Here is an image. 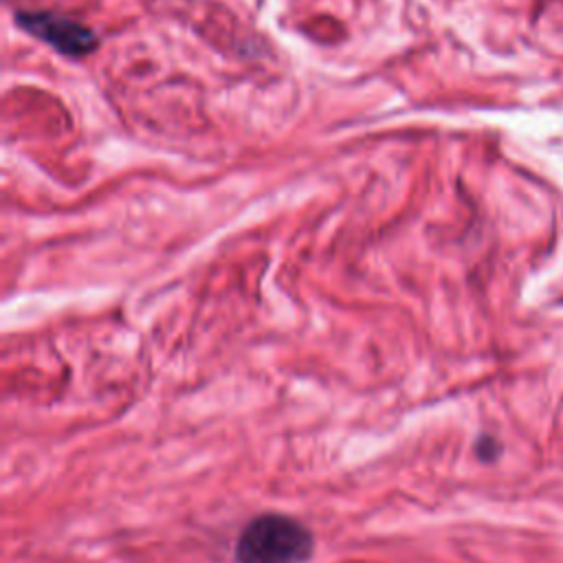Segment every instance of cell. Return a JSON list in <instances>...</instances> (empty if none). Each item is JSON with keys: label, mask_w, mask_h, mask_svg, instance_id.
Masks as SVG:
<instances>
[{"label": "cell", "mask_w": 563, "mask_h": 563, "mask_svg": "<svg viewBox=\"0 0 563 563\" xmlns=\"http://www.w3.org/2000/svg\"><path fill=\"white\" fill-rule=\"evenodd\" d=\"M314 554V534L299 519L282 512L253 517L238 534L235 563H306Z\"/></svg>", "instance_id": "6da1fadb"}, {"label": "cell", "mask_w": 563, "mask_h": 563, "mask_svg": "<svg viewBox=\"0 0 563 563\" xmlns=\"http://www.w3.org/2000/svg\"><path fill=\"white\" fill-rule=\"evenodd\" d=\"M15 22L29 35L46 42L55 51L68 57H84L92 53L99 44L97 33L79 24L66 15L51 13V11H20L15 13Z\"/></svg>", "instance_id": "7a4b0ae2"}]
</instances>
